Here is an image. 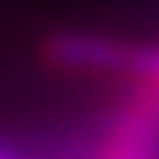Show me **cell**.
<instances>
[{"label":"cell","mask_w":159,"mask_h":159,"mask_svg":"<svg viewBox=\"0 0 159 159\" xmlns=\"http://www.w3.org/2000/svg\"><path fill=\"white\" fill-rule=\"evenodd\" d=\"M0 159H14V156H11V152H4V148H0Z\"/></svg>","instance_id":"277c9868"},{"label":"cell","mask_w":159,"mask_h":159,"mask_svg":"<svg viewBox=\"0 0 159 159\" xmlns=\"http://www.w3.org/2000/svg\"><path fill=\"white\" fill-rule=\"evenodd\" d=\"M92 159H159V102L138 92L113 117Z\"/></svg>","instance_id":"6da1fadb"},{"label":"cell","mask_w":159,"mask_h":159,"mask_svg":"<svg viewBox=\"0 0 159 159\" xmlns=\"http://www.w3.org/2000/svg\"><path fill=\"white\" fill-rule=\"evenodd\" d=\"M134 46L96 32H57L46 39V60L64 71H124Z\"/></svg>","instance_id":"7a4b0ae2"},{"label":"cell","mask_w":159,"mask_h":159,"mask_svg":"<svg viewBox=\"0 0 159 159\" xmlns=\"http://www.w3.org/2000/svg\"><path fill=\"white\" fill-rule=\"evenodd\" d=\"M127 74L134 78V85L142 96L159 102V46H134L131 50Z\"/></svg>","instance_id":"3957f363"}]
</instances>
